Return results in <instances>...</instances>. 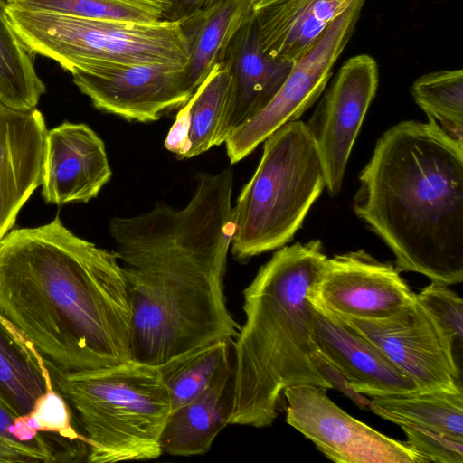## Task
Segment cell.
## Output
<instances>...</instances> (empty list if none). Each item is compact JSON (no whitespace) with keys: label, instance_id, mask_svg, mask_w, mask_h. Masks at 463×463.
<instances>
[{"label":"cell","instance_id":"f1b7e54d","mask_svg":"<svg viewBox=\"0 0 463 463\" xmlns=\"http://www.w3.org/2000/svg\"><path fill=\"white\" fill-rule=\"evenodd\" d=\"M416 300L453 345L462 343L463 300L455 291L449 286L431 282L416 294Z\"/></svg>","mask_w":463,"mask_h":463},{"label":"cell","instance_id":"52a82bcc","mask_svg":"<svg viewBox=\"0 0 463 463\" xmlns=\"http://www.w3.org/2000/svg\"><path fill=\"white\" fill-rule=\"evenodd\" d=\"M7 20L25 48L70 71L94 61L180 64L189 47L179 21L131 23L95 20L9 5Z\"/></svg>","mask_w":463,"mask_h":463},{"label":"cell","instance_id":"e0dca14e","mask_svg":"<svg viewBox=\"0 0 463 463\" xmlns=\"http://www.w3.org/2000/svg\"><path fill=\"white\" fill-rule=\"evenodd\" d=\"M224 62L232 75L233 94L216 146L271 101L293 66L292 61L273 59L265 52L254 13L231 43Z\"/></svg>","mask_w":463,"mask_h":463},{"label":"cell","instance_id":"8fae6325","mask_svg":"<svg viewBox=\"0 0 463 463\" xmlns=\"http://www.w3.org/2000/svg\"><path fill=\"white\" fill-rule=\"evenodd\" d=\"M343 319L405 373L419 392L462 391L454 345L417 300L384 319Z\"/></svg>","mask_w":463,"mask_h":463},{"label":"cell","instance_id":"d6a6232c","mask_svg":"<svg viewBox=\"0 0 463 463\" xmlns=\"http://www.w3.org/2000/svg\"><path fill=\"white\" fill-rule=\"evenodd\" d=\"M171 12L169 19L179 21L219 0H169Z\"/></svg>","mask_w":463,"mask_h":463},{"label":"cell","instance_id":"7402d4cb","mask_svg":"<svg viewBox=\"0 0 463 463\" xmlns=\"http://www.w3.org/2000/svg\"><path fill=\"white\" fill-rule=\"evenodd\" d=\"M52 387L33 344L0 311V402L14 414L25 416Z\"/></svg>","mask_w":463,"mask_h":463},{"label":"cell","instance_id":"3957f363","mask_svg":"<svg viewBox=\"0 0 463 463\" xmlns=\"http://www.w3.org/2000/svg\"><path fill=\"white\" fill-rule=\"evenodd\" d=\"M359 183L354 211L399 272L462 282L463 145L433 121H402L378 138Z\"/></svg>","mask_w":463,"mask_h":463},{"label":"cell","instance_id":"603a6c76","mask_svg":"<svg viewBox=\"0 0 463 463\" xmlns=\"http://www.w3.org/2000/svg\"><path fill=\"white\" fill-rule=\"evenodd\" d=\"M369 409L397 425L407 422L463 442V392L373 397Z\"/></svg>","mask_w":463,"mask_h":463},{"label":"cell","instance_id":"9a60e30c","mask_svg":"<svg viewBox=\"0 0 463 463\" xmlns=\"http://www.w3.org/2000/svg\"><path fill=\"white\" fill-rule=\"evenodd\" d=\"M111 175L105 144L87 124L64 121L48 130L41 184L47 203H88Z\"/></svg>","mask_w":463,"mask_h":463},{"label":"cell","instance_id":"4316f807","mask_svg":"<svg viewBox=\"0 0 463 463\" xmlns=\"http://www.w3.org/2000/svg\"><path fill=\"white\" fill-rule=\"evenodd\" d=\"M418 106L449 137L463 145V71L440 70L418 78L411 86Z\"/></svg>","mask_w":463,"mask_h":463},{"label":"cell","instance_id":"44dd1931","mask_svg":"<svg viewBox=\"0 0 463 463\" xmlns=\"http://www.w3.org/2000/svg\"><path fill=\"white\" fill-rule=\"evenodd\" d=\"M252 15L251 0H219L179 20L188 43L187 73L194 90L224 61L231 43Z\"/></svg>","mask_w":463,"mask_h":463},{"label":"cell","instance_id":"4fadbf2b","mask_svg":"<svg viewBox=\"0 0 463 463\" xmlns=\"http://www.w3.org/2000/svg\"><path fill=\"white\" fill-rule=\"evenodd\" d=\"M308 299L342 318H387L416 301L396 267L359 250L327 258Z\"/></svg>","mask_w":463,"mask_h":463},{"label":"cell","instance_id":"4dcf8cb0","mask_svg":"<svg viewBox=\"0 0 463 463\" xmlns=\"http://www.w3.org/2000/svg\"><path fill=\"white\" fill-rule=\"evenodd\" d=\"M0 435L15 441L36 445L61 460V451L53 435L39 432L28 426L25 416L14 414L0 402Z\"/></svg>","mask_w":463,"mask_h":463},{"label":"cell","instance_id":"30bf717a","mask_svg":"<svg viewBox=\"0 0 463 463\" xmlns=\"http://www.w3.org/2000/svg\"><path fill=\"white\" fill-rule=\"evenodd\" d=\"M286 421L337 463H426L406 441L388 437L337 406L326 389L298 385L284 390Z\"/></svg>","mask_w":463,"mask_h":463},{"label":"cell","instance_id":"277c9868","mask_svg":"<svg viewBox=\"0 0 463 463\" xmlns=\"http://www.w3.org/2000/svg\"><path fill=\"white\" fill-rule=\"evenodd\" d=\"M327 258L319 240L284 245L244 289L245 322L233 344L234 406L230 424L270 426L288 387L333 389L316 364L307 298Z\"/></svg>","mask_w":463,"mask_h":463},{"label":"cell","instance_id":"6da1fadb","mask_svg":"<svg viewBox=\"0 0 463 463\" xmlns=\"http://www.w3.org/2000/svg\"><path fill=\"white\" fill-rule=\"evenodd\" d=\"M233 183L231 168L202 173L184 207L159 201L143 213L110 220L131 305L132 359L159 366L238 335L223 292Z\"/></svg>","mask_w":463,"mask_h":463},{"label":"cell","instance_id":"7c38bea8","mask_svg":"<svg viewBox=\"0 0 463 463\" xmlns=\"http://www.w3.org/2000/svg\"><path fill=\"white\" fill-rule=\"evenodd\" d=\"M378 65L368 54L348 59L339 69L306 123L319 153L326 188L337 195L355 139L375 97Z\"/></svg>","mask_w":463,"mask_h":463},{"label":"cell","instance_id":"ac0fdd59","mask_svg":"<svg viewBox=\"0 0 463 463\" xmlns=\"http://www.w3.org/2000/svg\"><path fill=\"white\" fill-rule=\"evenodd\" d=\"M358 0H251L259 37L273 59L294 62Z\"/></svg>","mask_w":463,"mask_h":463},{"label":"cell","instance_id":"ba28073f","mask_svg":"<svg viewBox=\"0 0 463 463\" xmlns=\"http://www.w3.org/2000/svg\"><path fill=\"white\" fill-rule=\"evenodd\" d=\"M365 0H358L326 30L316 44L293 62L271 101L225 139L232 164L249 156L284 124L298 120L320 97L332 69L354 32Z\"/></svg>","mask_w":463,"mask_h":463},{"label":"cell","instance_id":"d4e9b609","mask_svg":"<svg viewBox=\"0 0 463 463\" xmlns=\"http://www.w3.org/2000/svg\"><path fill=\"white\" fill-rule=\"evenodd\" d=\"M231 341L218 340L182 354L159 365L172 410L201 393L232 363Z\"/></svg>","mask_w":463,"mask_h":463},{"label":"cell","instance_id":"83f0119b","mask_svg":"<svg viewBox=\"0 0 463 463\" xmlns=\"http://www.w3.org/2000/svg\"><path fill=\"white\" fill-rule=\"evenodd\" d=\"M25 417L32 429L57 435L88 450L85 437L80 435L71 424V414L66 400L54 387L47 390L36 402L33 411Z\"/></svg>","mask_w":463,"mask_h":463},{"label":"cell","instance_id":"2e32d148","mask_svg":"<svg viewBox=\"0 0 463 463\" xmlns=\"http://www.w3.org/2000/svg\"><path fill=\"white\" fill-rule=\"evenodd\" d=\"M48 130L43 113L0 101V239L42 184Z\"/></svg>","mask_w":463,"mask_h":463},{"label":"cell","instance_id":"8992f818","mask_svg":"<svg viewBox=\"0 0 463 463\" xmlns=\"http://www.w3.org/2000/svg\"><path fill=\"white\" fill-rule=\"evenodd\" d=\"M263 142L260 161L233 205L231 250L240 260L290 241L326 187L306 123L288 122Z\"/></svg>","mask_w":463,"mask_h":463},{"label":"cell","instance_id":"5bb4252c","mask_svg":"<svg viewBox=\"0 0 463 463\" xmlns=\"http://www.w3.org/2000/svg\"><path fill=\"white\" fill-rule=\"evenodd\" d=\"M309 302L317 354L343 377L348 388L371 398L418 392L416 383L381 349L342 317Z\"/></svg>","mask_w":463,"mask_h":463},{"label":"cell","instance_id":"f546056e","mask_svg":"<svg viewBox=\"0 0 463 463\" xmlns=\"http://www.w3.org/2000/svg\"><path fill=\"white\" fill-rule=\"evenodd\" d=\"M406 442L426 463H463V442L447 438L411 423H400Z\"/></svg>","mask_w":463,"mask_h":463},{"label":"cell","instance_id":"9c48e42d","mask_svg":"<svg viewBox=\"0 0 463 463\" xmlns=\"http://www.w3.org/2000/svg\"><path fill=\"white\" fill-rule=\"evenodd\" d=\"M99 110L128 121L152 122L191 98L187 64L94 61L69 71Z\"/></svg>","mask_w":463,"mask_h":463},{"label":"cell","instance_id":"1f68e13d","mask_svg":"<svg viewBox=\"0 0 463 463\" xmlns=\"http://www.w3.org/2000/svg\"><path fill=\"white\" fill-rule=\"evenodd\" d=\"M58 462L55 455L36 445L13 440L0 435V463Z\"/></svg>","mask_w":463,"mask_h":463},{"label":"cell","instance_id":"484cf974","mask_svg":"<svg viewBox=\"0 0 463 463\" xmlns=\"http://www.w3.org/2000/svg\"><path fill=\"white\" fill-rule=\"evenodd\" d=\"M24 10L79 18L131 23L168 20L169 0H6Z\"/></svg>","mask_w":463,"mask_h":463},{"label":"cell","instance_id":"ffe728a7","mask_svg":"<svg viewBox=\"0 0 463 463\" xmlns=\"http://www.w3.org/2000/svg\"><path fill=\"white\" fill-rule=\"evenodd\" d=\"M233 79L224 61L216 64L182 106L165 140L180 158H191L216 146V138L231 104Z\"/></svg>","mask_w":463,"mask_h":463},{"label":"cell","instance_id":"cb8c5ba5","mask_svg":"<svg viewBox=\"0 0 463 463\" xmlns=\"http://www.w3.org/2000/svg\"><path fill=\"white\" fill-rule=\"evenodd\" d=\"M7 1L0 0V101L7 107L28 110L36 108L45 93L33 54L22 43L6 16Z\"/></svg>","mask_w":463,"mask_h":463},{"label":"cell","instance_id":"5b68a950","mask_svg":"<svg viewBox=\"0 0 463 463\" xmlns=\"http://www.w3.org/2000/svg\"><path fill=\"white\" fill-rule=\"evenodd\" d=\"M49 371L53 387L79 416L88 462L150 460L163 455L161 435L172 404L158 366L131 359L79 373Z\"/></svg>","mask_w":463,"mask_h":463},{"label":"cell","instance_id":"7a4b0ae2","mask_svg":"<svg viewBox=\"0 0 463 463\" xmlns=\"http://www.w3.org/2000/svg\"><path fill=\"white\" fill-rule=\"evenodd\" d=\"M0 311L48 369L79 373L132 359V311L115 252L75 235L57 214L0 239Z\"/></svg>","mask_w":463,"mask_h":463},{"label":"cell","instance_id":"d6986e66","mask_svg":"<svg viewBox=\"0 0 463 463\" xmlns=\"http://www.w3.org/2000/svg\"><path fill=\"white\" fill-rule=\"evenodd\" d=\"M234 406L232 364L201 393L172 410L161 435L163 454L202 456L228 424Z\"/></svg>","mask_w":463,"mask_h":463}]
</instances>
